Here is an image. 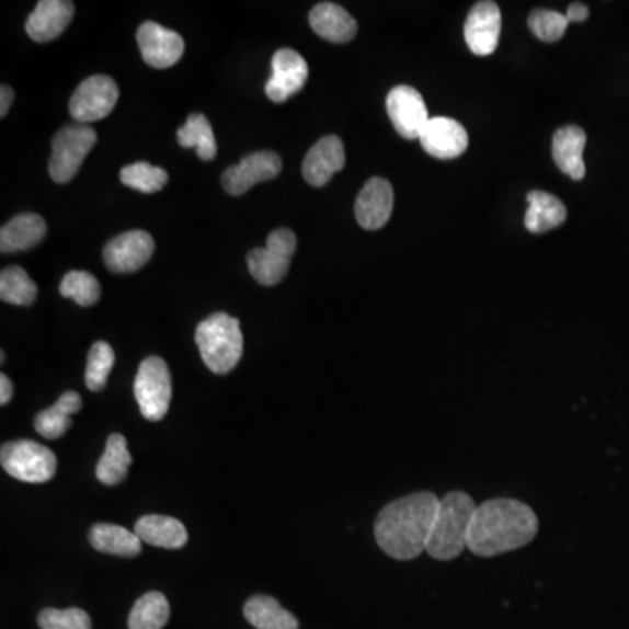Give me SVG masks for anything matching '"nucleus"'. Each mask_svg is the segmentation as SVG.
Wrapping results in <instances>:
<instances>
[{"label":"nucleus","instance_id":"1","mask_svg":"<svg viewBox=\"0 0 629 629\" xmlns=\"http://www.w3.org/2000/svg\"><path fill=\"white\" fill-rule=\"evenodd\" d=\"M439 502L434 493L420 492L388 504L375 525L381 551L396 560H414L427 552Z\"/></svg>","mask_w":629,"mask_h":629},{"label":"nucleus","instance_id":"2","mask_svg":"<svg viewBox=\"0 0 629 629\" xmlns=\"http://www.w3.org/2000/svg\"><path fill=\"white\" fill-rule=\"evenodd\" d=\"M539 531V519L528 505L513 499H493L476 508L467 549L481 558H493L530 544Z\"/></svg>","mask_w":629,"mask_h":629},{"label":"nucleus","instance_id":"3","mask_svg":"<svg viewBox=\"0 0 629 629\" xmlns=\"http://www.w3.org/2000/svg\"><path fill=\"white\" fill-rule=\"evenodd\" d=\"M476 508L478 505L472 496L464 492H451L441 499L427 546L434 560H455L467 549Z\"/></svg>","mask_w":629,"mask_h":629},{"label":"nucleus","instance_id":"4","mask_svg":"<svg viewBox=\"0 0 629 629\" xmlns=\"http://www.w3.org/2000/svg\"><path fill=\"white\" fill-rule=\"evenodd\" d=\"M203 363L216 375H228L240 363L243 334L240 320L228 313H214L203 320L194 334Z\"/></svg>","mask_w":629,"mask_h":629},{"label":"nucleus","instance_id":"5","mask_svg":"<svg viewBox=\"0 0 629 629\" xmlns=\"http://www.w3.org/2000/svg\"><path fill=\"white\" fill-rule=\"evenodd\" d=\"M5 472L23 483H48L57 472V457L52 449L34 441H13L0 449Z\"/></svg>","mask_w":629,"mask_h":629},{"label":"nucleus","instance_id":"6","mask_svg":"<svg viewBox=\"0 0 629 629\" xmlns=\"http://www.w3.org/2000/svg\"><path fill=\"white\" fill-rule=\"evenodd\" d=\"M135 397L144 419L160 422L169 413L172 401V376L160 357H147L138 367Z\"/></svg>","mask_w":629,"mask_h":629},{"label":"nucleus","instance_id":"7","mask_svg":"<svg viewBox=\"0 0 629 629\" xmlns=\"http://www.w3.org/2000/svg\"><path fill=\"white\" fill-rule=\"evenodd\" d=\"M96 144V131L90 126H65L53 140L49 175L58 184L72 181Z\"/></svg>","mask_w":629,"mask_h":629},{"label":"nucleus","instance_id":"8","mask_svg":"<svg viewBox=\"0 0 629 629\" xmlns=\"http://www.w3.org/2000/svg\"><path fill=\"white\" fill-rule=\"evenodd\" d=\"M298 238L287 228L275 229L267 237L264 249H254L247 255V263L255 282L266 287L284 281L289 272L290 259L296 252Z\"/></svg>","mask_w":629,"mask_h":629},{"label":"nucleus","instance_id":"9","mask_svg":"<svg viewBox=\"0 0 629 629\" xmlns=\"http://www.w3.org/2000/svg\"><path fill=\"white\" fill-rule=\"evenodd\" d=\"M119 100V88L108 76H91L76 88L70 99V114L81 125L100 122L113 113Z\"/></svg>","mask_w":629,"mask_h":629},{"label":"nucleus","instance_id":"10","mask_svg":"<svg viewBox=\"0 0 629 629\" xmlns=\"http://www.w3.org/2000/svg\"><path fill=\"white\" fill-rule=\"evenodd\" d=\"M387 113L397 134L408 138V140L419 138L422 129L431 119L427 105H425L423 96L420 95V91L405 87V84L396 87L388 93Z\"/></svg>","mask_w":629,"mask_h":629},{"label":"nucleus","instance_id":"11","mask_svg":"<svg viewBox=\"0 0 629 629\" xmlns=\"http://www.w3.org/2000/svg\"><path fill=\"white\" fill-rule=\"evenodd\" d=\"M155 254V240L142 229L126 231L105 245V266L114 273H134L146 266Z\"/></svg>","mask_w":629,"mask_h":629},{"label":"nucleus","instance_id":"12","mask_svg":"<svg viewBox=\"0 0 629 629\" xmlns=\"http://www.w3.org/2000/svg\"><path fill=\"white\" fill-rule=\"evenodd\" d=\"M282 170V158L272 151L254 152L243 158L237 167L226 170L222 187L231 196H242L259 182L272 181Z\"/></svg>","mask_w":629,"mask_h":629},{"label":"nucleus","instance_id":"13","mask_svg":"<svg viewBox=\"0 0 629 629\" xmlns=\"http://www.w3.org/2000/svg\"><path fill=\"white\" fill-rule=\"evenodd\" d=\"M272 69V78L266 82V95L275 104L289 100L307 84V60L294 49H278L273 55Z\"/></svg>","mask_w":629,"mask_h":629},{"label":"nucleus","instance_id":"14","mask_svg":"<svg viewBox=\"0 0 629 629\" xmlns=\"http://www.w3.org/2000/svg\"><path fill=\"white\" fill-rule=\"evenodd\" d=\"M501 31L502 13L495 2L483 0L470 9L464 34L467 46L474 55L478 57L492 55L501 41Z\"/></svg>","mask_w":629,"mask_h":629},{"label":"nucleus","instance_id":"15","mask_svg":"<svg viewBox=\"0 0 629 629\" xmlns=\"http://www.w3.org/2000/svg\"><path fill=\"white\" fill-rule=\"evenodd\" d=\"M138 48L144 61L155 69H169L184 55V39L178 32L169 31L155 22H146L137 32Z\"/></svg>","mask_w":629,"mask_h":629},{"label":"nucleus","instance_id":"16","mask_svg":"<svg viewBox=\"0 0 629 629\" xmlns=\"http://www.w3.org/2000/svg\"><path fill=\"white\" fill-rule=\"evenodd\" d=\"M423 149L437 160H455L469 147L466 128L451 117H431L419 137Z\"/></svg>","mask_w":629,"mask_h":629},{"label":"nucleus","instance_id":"17","mask_svg":"<svg viewBox=\"0 0 629 629\" xmlns=\"http://www.w3.org/2000/svg\"><path fill=\"white\" fill-rule=\"evenodd\" d=\"M345 146L336 135L320 138L302 161V175L310 186L322 187L345 169Z\"/></svg>","mask_w":629,"mask_h":629},{"label":"nucleus","instance_id":"18","mask_svg":"<svg viewBox=\"0 0 629 629\" xmlns=\"http://www.w3.org/2000/svg\"><path fill=\"white\" fill-rule=\"evenodd\" d=\"M392 210V184L385 179H369L355 202V217L358 225L367 231H376L387 225Z\"/></svg>","mask_w":629,"mask_h":629},{"label":"nucleus","instance_id":"19","mask_svg":"<svg viewBox=\"0 0 629 629\" xmlns=\"http://www.w3.org/2000/svg\"><path fill=\"white\" fill-rule=\"evenodd\" d=\"M73 4L70 0H41L37 8L26 20V34L35 43H49L69 26L73 18Z\"/></svg>","mask_w":629,"mask_h":629},{"label":"nucleus","instance_id":"20","mask_svg":"<svg viewBox=\"0 0 629 629\" xmlns=\"http://www.w3.org/2000/svg\"><path fill=\"white\" fill-rule=\"evenodd\" d=\"M584 147H586V131L579 126H563L552 137L554 163L573 181H582L586 178Z\"/></svg>","mask_w":629,"mask_h":629},{"label":"nucleus","instance_id":"21","mask_svg":"<svg viewBox=\"0 0 629 629\" xmlns=\"http://www.w3.org/2000/svg\"><path fill=\"white\" fill-rule=\"evenodd\" d=\"M310 25L322 39L336 44L354 39L358 28L355 18L345 8L332 2H322L311 9Z\"/></svg>","mask_w":629,"mask_h":629},{"label":"nucleus","instance_id":"22","mask_svg":"<svg viewBox=\"0 0 629 629\" xmlns=\"http://www.w3.org/2000/svg\"><path fill=\"white\" fill-rule=\"evenodd\" d=\"M48 226L37 214H20L0 229V251L4 254L31 251L43 242Z\"/></svg>","mask_w":629,"mask_h":629},{"label":"nucleus","instance_id":"23","mask_svg":"<svg viewBox=\"0 0 629 629\" xmlns=\"http://www.w3.org/2000/svg\"><path fill=\"white\" fill-rule=\"evenodd\" d=\"M134 531L138 539L156 548L179 549L187 542L186 526L175 517L161 514H147L140 517Z\"/></svg>","mask_w":629,"mask_h":629},{"label":"nucleus","instance_id":"24","mask_svg":"<svg viewBox=\"0 0 629 629\" xmlns=\"http://www.w3.org/2000/svg\"><path fill=\"white\" fill-rule=\"evenodd\" d=\"M528 211L525 216V226L530 233L539 235L558 228L567 220V208L557 196L544 193V191H531L528 193Z\"/></svg>","mask_w":629,"mask_h":629},{"label":"nucleus","instance_id":"25","mask_svg":"<svg viewBox=\"0 0 629 629\" xmlns=\"http://www.w3.org/2000/svg\"><path fill=\"white\" fill-rule=\"evenodd\" d=\"M90 542L96 551L107 552L114 557L134 558L142 551V540L135 531L126 530L125 526L99 523L90 531Z\"/></svg>","mask_w":629,"mask_h":629},{"label":"nucleus","instance_id":"26","mask_svg":"<svg viewBox=\"0 0 629 629\" xmlns=\"http://www.w3.org/2000/svg\"><path fill=\"white\" fill-rule=\"evenodd\" d=\"M81 405V396L78 392H65L58 399L57 404L49 410L41 411L35 416V431L39 432L41 436L46 437V439H58V437L64 436L65 432L69 431L70 425H72L70 414L78 413Z\"/></svg>","mask_w":629,"mask_h":629},{"label":"nucleus","instance_id":"27","mask_svg":"<svg viewBox=\"0 0 629 629\" xmlns=\"http://www.w3.org/2000/svg\"><path fill=\"white\" fill-rule=\"evenodd\" d=\"M247 621L258 629H298L299 622L272 596L259 595L249 599L243 608Z\"/></svg>","mask_w":629,"mask_h":629},{"label":"nucleus","instance_id":"28","mask_svg":"<svg viewBox=\"0 0 629 629\" xmlns=\"http://www.w3.org/2000/svg\"><path fill=\"white\" fill-rule=\"evenodd\" d=\"M131 453L128 451L125 436L113 434L107 439V448L96 466V479L105 487H116L128 474L131 466Z\"/></svg>","mask_w":629,"mask_h":629},{"label":"nucleus","instance_id":"29","mask_svg":"<svg viewBox=\"0 0 629 629\" xmlns=\"http://www.w3.org/2000/svg\"><path fill=\"white\" fill-rule=\"evenodd\" d=\"M181 147L196 149L199 160L211 161L217 156V142L210 123L203 114H191L178 131Z\"/></svg>","mask_w":629,"mask_h":629},{"label":"nucleus","instance_id":"30","mask_svg":"<svg viewBox=\"0 0 629 629\" xmlns=\"http://www.w3.org/2000/svg\"><path fill=\"white\" fill-rule=\"evenodd\" d=\"M170 619L169 599L151 591L137 599L128 617L129 629H163Z\"/></svg>","mask_w":629,"mask_h":629},{"label":"nucleus","instance_id":"31","mask_svg":"<svg viewBox=\"0 0 629 629\" xmlns=\"http://www.w3.org/2000/svg\"><path fill=\"white\" fill-rule=\"evenodd\" d=\"M37 298V285L20 266H9L0 273V299L16 307H28Z\"/></svg>","mask_w":629,"mask_h":629},{"label":"nucleus","instance_id":"32","mask_svg":"<svg viewBox=\"0 0 629 629\" xmlns=\"http://www.w3.org/2000/svg\"><path fill=\"white\" fill-rule=\"evenodd\" d=\"M119 178H122L125 186L147 194L158 193L169 182L167 170L160 169V167H152L151 163H146V161L128 164L122 170Z\"/></svg>","mask_w":629,"mask_h":629},{"label":"nucleus","instance_id":"33","mask_svg":"<svg viewBox=\"0 0 629 629\" xmlns=\"http://www.w3.org/2000/svg\"><path fill=\"white\" fill-rule=\"evenodd\" d=\"M116 363L113 346L105 341H96L88 354L87 387L91 392H100L107 385L108 375Z\"/></svg>","mask_w":629,"mask_h":629},{"label":"nucleus","instance_id":"34","mask_svg":"<svg viewBox=\"0 0 629 629\" xmlns=\"http://www.w3.org/2000/svg\"><path fill=\"white\" fill-rule=\"evenodd\" d=\"M60 294L64 298L73 299L79 307H93L100 299L99 281L88 272H70L64 276L60 284Z\"/></svg>","mask_w":629,"mask_h":629},{"label":"nucleus","instance_id":"35","mask_svg":"<svg viewBox=\"0 0 629 629\" xmlns=\"http://www.w3.org/2000/svg\"><path fill=\"white\" fill-rule=\"evenodd\" d=\"M528 26L537 39L544 43H557L565 34L569 20L565 14L549 9H537L528 18Z\"/></svg>","mask_w":629,"mask_h":629},{"label":"nucleus","instance_id":"36","mask_svg":"<svg viewBox=\"0 0 629 629\" xmlns=\"http://www.w3.org/2000/svg\"><path fill=\"white\" fill-rule=\"evenodd\" d=\"M43 629H91V619L82 608H46L39 614Z\"/></svg>","mask_w":629,"mask_h":629},{"label":"nucleus","instance_id":"37","mask_svg":"<svg viewBox=\"0 0 629 629\" xmlns=\"http://www.w3.org/2000/svg\"><path fill=\"white\" fill-rule=\"evenodd\" d=\"M567 20L573 23L586 22L587 16H590V9L587 5L581 4V2H575V4H570L565 13Z\"/></svg>","mask_w":629,"mask_h":629},{"label":"nucleus","instance_id":"38","mask_svg":"<svg viewBox=\"0 0 629 629\" xmlns=\"http://www.w3.org/2000/svg\"><path fill=\"white\" fill-rule=\"evenodd\" d=\"M13 88L2 84V88H0V116L4 117L8 114L9 107L13 104Z\"/></svg>","mask_w":629,"mask_h":629},{"label":"nucleus","instance_id":"39","mask_svg":"<svg viewBox=\"0 0 629 629\" xmlns=\"http://www.w3.org/2000/svg\"><path fill=\"white\" fill-rule=\"evenodd\" d=\"M13 397V381L5 375H0V404L5 405Z\"/></svg>","mask_w":629,"mask_h":629}]
</instances>
